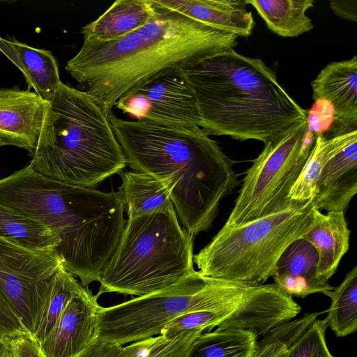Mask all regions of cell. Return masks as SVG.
Wrapping results in <instances>:
<instances>
[{"instance_id": "1", "label": "cell", "mask_w": 357, "mask_h": 357, "mask_svg": "<svg viewBox=\"0 0 357 357\" xmlns=\"http://www.w3.org/2000/svg\"><path fill=\"white\" fill-rule=\"evenodd\" d=\"M109 120L130 167L167 188L181 226L193 238L207 231L222 199L238 185L234 162L218 142L198 126L129 121L113 113Z\"/></svg>"}, {"instance_id": "2", "label": "cell", "mask_w": 357, "mask_h": 357, "mask_svg": "<svg viewBox=\"0 0 357 357\" xmlns=\"http://www.w3.org/2000/svg\"><path fill=\"white\" fill-rule=\"evenodd\" d=\"M155 8L151 20L125 36L107 41L84 40L66 65V71L82 91L108 116L122 96L155 75L236 46L238 37L234 34Z\"/></svg>"}, {"instance_id": "3", "label": "cell", "mask_w": 357, "mask_h": 357, "mask_svg": "<svg viewBox=\"0 0 357 357\" xmlns=\"http://www.w3.org/2000/svg\"><path fill=\"white\" fill-rule=\"evenodd\" d=\"M0 203L55 233L60 239L56 252L85 287L99 280L126 222L119 191L59 182L29 165L0 179Z\"/></svg>"}, {"instance_id": "4", "label": "cell", "mask_w": 357, "mask_h": 357, "mask_svg": "<svg viewBox=\"0 0 357 357\" xmlns=\"http://www.w3.org/2000/svg\"><path fill=\"white\" fill-rule=\"evenodd\" d=\"M181 70L194 91L201 128L209 135L265 144L307 120L308 112L287 93L275 72L259 58L233 49Z\"/></svg>"}, {"instance_id": "5", "label": "cell", "mask_w": 357, "mask_h": 357, "mask_svg": "<svg viewBox=\"0 0 357 357\" xmlns=\"http://www.w3.org/2000/svg\"><path fill=\"white\" fill-rule=\"evenodd\" d=\"M29 167L49 178L92 187L127 166L109 116L85 91L61 83L47 100Z\"/></svg>"}, {"instance_id": "6", "label": "cell", "mask_w": 357, "mask_h": 357, "mask_svg": "<svg viewBox=\"0 0 357 357\" xmlns=\"http://www.w3.org/2000/svg\"><path fill=\"white\" fill-rule=\"evenodd\" d=\"M193 238L181 226L174 207L128 219L102 271L96 294L140 296L195 273Z\"/></svg>"}, {"instance_id": "7", "label": "cell", "mask_w": 357, "mask_h": 357, "mask_svg": "<svg viewBox=\"0 0 357 357\" xmlns=\"http://www.w3.org/2000/svg\"><path fill=\"white\" fill-rule=\"evenodd\" d=\"M312 198L243 226L220 230L193 261L203 277L248 285L272 278L277 261L294 241L310 229Z\"/></svg>"}, {"instance_id": "8", "label": "cell", "mask_w": 357, "mask_h": 357, "mask_svg": "<svg viewBox=\"0 0 357 357\" xmlns=\"http://www.w3.org/2000/svg\"><path fill=\"white\" fill-rule=\"evenodd\" d=\"M250 287L206 278L196 271L161 290L113 306H101L96 337L120 346L155 337L169 322L183 314L238 303Z\"/></svg>"}, {"instance_id": "9", "label": "cell", "mask_w": 357, "mask_h": 357, "mask_svg": "<svg viewBox=\"0 0 357 357\" xmlns=\"http://www.w3.org/2000/svg\"><path fill=\"white\" fill-rule=\"evenodd\" d=\"M316 134L307 120L289 127L264 144L246 171L238 195L221 230L243 226L282 211L314 146Z\"/></svg>"}, {"instance_id": "10", "label": "cell", "mask_w": 357, "mask_h": 357, "mask_svg": "<svg viewBox=\"0 0 357 357\" xmlns=\"http://www.w3.org/2000/svg\"><path fill=\"white\" fill-rule=\"evenodd\" d=\"M63 267L54 250H33L0 237V291L33 336L39 327L54 279Z\"/></svg>"}, {"instance_id": "11", "label": "cell", "mask_w": 357, "mask_h": 357, "mask_svg": "<svg viewBox=\"0 0 357 357\" xmlns=\"http://www.w3.org/2000/svg\"><path fill=\"white\" fill-rule=\"evenodd\" d=\"M114 107L136 120L201 128L194 91L179 68L146 80L122 96Z\"/></svg>"}, {"instance_id": "12", "label": "cell", "mask_w": 357, "mask_h": 357, "mask_svg": "<svg viewBox=\"0 0 357 357\" xmlns=\"http://www.w3.org/2000/svg\"><path fill=\"white\" fill-rule=\"evenodd\" d=\"M98 297L79 288L39 344L46 357H74L96 338Z\"/></svg>"}, {"instance_id": "13", "label": "cell", "mask_w": 357, "mask_h": 357, "mask_svg": "<svg viewBox=\"0 0 357 357\" xmlns=\"http://www.w3.org/2000/svg\"><path fill=\"white\" fill-rule=\"evenodd\" d=\"M300 311L293 298L275 284L250 286L236 310L217 328L249 331L258 338L291 321Z\"/></svg>"}, {"instance_id": "14", "label": "cell", "mask_w": 357, "mask_h": 357, "mask_svg": "<svg viewBox=\"0 0 357 357\" xmlns=\"http://www.w3.org/2000/svg\"><path fill=\"white\" fill-rule=\"evenodd\" d=\"M47 101L35 92L0 89V142L35 151L41 131Z\"/></svg>"}, {"instance_id": "15", "label": "cell", "mask_w": 357, "mask_h": 357, "mask_svg": "<svg viewBox=\"0 0 357 357\" xmlns=\"http://www.w3.org/2000/svg\"><path fill=\"white\" fill-rule=\"evenodd\" d=\"M357 192V132L323 167L312 198L321 211H344Z\"/></svg>"}, {"instance_id": "16", "label": "cell", "mask_w": 357, "mask_h": 357, "mask_svg": "<svg viewBox=\"0 0 357 357\" xmlns=\"http://www.w3.org/2000/svg\"><path fill=\"white\" fill-rule=\"evenodd\" d=\"M153 5L183 15L237 37L252 35L255 20L245 0H151Z\"/></svg>"}, {"instance_id": "17", "label": "cell", "mask_w": 357, "mask_h": 357, "mask_svg": "<svg viewBox=\"0 0 357 357\" xmlns=\"http://www.w3.org/2000/svg\"><path fill=\"white\" fill-rule=\"evenodd\" d=\"M317 264L318 255L313 245L301 237L297 238L279 257L272 276L273 284L291 297L325 294L333 287L319 277Z\"/></svg>"}, {"instance_id": "18", "label": "cell", "mask_w": 357, "mask_h": 357, "mask_svg": "<svg viewBox=\"0 0 357 357\" xmlns=\"http://www.w3.org/2000/svg\"><path fill=\"white\" fill-rule=\"evenodd\" d=\"M350 234L343 211L324 214L314 208L311 226L301 238L315 248L318 275L324 281L328 282L336 272L342 257L348 251Z\"/></svg>"}, {"instance_id": "19", "label": "cell", "mask_w": 357, "mask_h": 357, "mask_svg": "<svg viewBox=\"0 0 357 357\" xmlns=\"http://www.w3.org/2000/svg\"><path fill=\"white\" fill-rule=\"evenodd\" d=\"M312 98L331 105L334 118L357 121V58L332 62L311 82Z\"/></svg>"}, {"instance_id": "20", "label": "cell", "mask_w": 357, "mask_h": 357, "mask_svg": "<svg viewBox=\"0 0 357 357\" xmlns=\"http://www.w3.org/2000/svg\"><path fill=\"white\" fill-rule=\"evenodd\" d=\"M0 51L21 70L29 87L44 100H48L62 83L52 52L31 47L14 37L1 36Z\"/></svg>"}, {"instance_id": "21", "label": "cell", "mask_w": 357, "mask_h": 357, "mask_svg": "<svg viewBox=\"0 0 357 357\" xmlns=\"http://www.w3.org/2000/svg\"><path fill=\"white\" fill-rule=\"evenodd\" d=\"M357 132V121L334 118L328 132L316 135L306 162L288 195L291 202H304L314 196L316 185L326 162Z\"/></svg>"}, {"instance_id": "22", "label": "cell", "mask_w": 357, "mask_h": 357, "mask_svg": "<svg viewBox=\"0 0 357 357\" xmlns=\"http://www.w3.org/2000/svg\"><path fill=\"white\" fill-rule=\"evenodd\" d=\"M158 10L151 0H117L82 28L84 40H112L125 36L151 20Z\"/></svg>"}, {"instance_id": "23", "label": "cell", "mask_w": 357, "mask_h": 357, "mask_svg": "<svg viewBox=\"0 0 357 357\" xmlns=\"http://www.w3.org/2000/svg\"><path fill=\"white\" fill-rule=\"evenodd\" d=\"M119 188L128 219L165 211L174 207L165 185L155 177L138 171L121 174Z\"/></svg>"}, {"instance_id": "24", "label": "cell", "mask_w": 357, "mask_h": 357, "mask_svg": "<svg viewBox=\"0 0 357 357\" xmlns=\"http://www.w3.org/2000/svg\"><path fill=\"white\" fill-rule=\"evenodd\" d=\"M257 10L266 26L282 37H297L314 28L306 12L314 0H245Z\"/></svg>"}, {"instance_id": "25", "label": "cell", "mask_w": 357, "mask_h": 357, "mask_svg": "<svg viewBox=\"0 0 357 357\" xmlns=\"http://www.w3.org/2000/svg\"><path fill=\"white\" fill-rule=\"evenodd\" d=\"M0 237L33 250H54L58 236L46 226L20 211L0 203Z\"/></svg>"}, {"instance_id": "26", "label": "cell", "mask_w": 357, "mask_h": 357, "mask_svg": "<svg viewBox=\"0 0 357 357\" xmlns=\"http://www.w3.org/2000/svg\"><path fill=\"white\" fill-rule=\"evenodd\" d=\"M257 340L249 331L217 328L199 334L186 357H252Z\"/></svg>"}, {"instance_id": "27", "label": "cell", "mask_w": 357, "mask_h": 357, "mask_svg": "<svg viewBox=\"0 0 357 357\" xmlns=\"http://www.w3.org/2000/svg\"><path fill=\"white\" fill-rule=\"evenodd\" d=\"M331 298L326 321L337 337L357 329V266L347 273L340 284L325 294Z\"/></svg>"}, {"instance_id": "28", "label": "cell", "mask_w": 357, "mask_h": 357, "mask_svg": "<svg viewBox=\"0 0 357 357\" xmlns=\"http://www.w3.org/2000/svg\"><path fill=\"white\" fill-rule=\"evenodd\" d=\"M83 286L75 277L62 268L57 273L39 327L33 337L40 344L50 333L59 317L79 288Z\"/></svg>"}, {"instance_id": "29", "label": "cell", "mask_w": 357, "mask_h": 357, "mask_svg": "<svg viewBox=\"0 0 357 357\" xmlns=\"http://www.w3.org/2000/svg\"><path fill=\"white\" fill-rule=\"evenodd\" d=\"M320 314L321 312L306 313L301 318L273 328L257 342L252 357H287L289 344Z\"/></svg>"}, {"instance_id": "30", "label": "cell", "mask_w": 357, "mask_h": 357, "mask_svg": "<svg viewBox=\"0 0 357 357\" xmlns=\"http://www.w3.org/2000/svg\"><path fill=\"white\" fill-rule=\"evenodd\" d=\"M241 301L217 310L195 311L183 314L169 322L163 328L160 335H172L184 331L204 332L207 329L208 331H211L228 317L236 310Z\"/></svg>"}, {"instance_id": "31", "label": "cell", "mask_w": 357, "mask_h": 357, "mask_svg": "<svg viewBox=\"0 0 357 357\" xmlns=\"http://www.w3.org/2000/svg\"><path fill=\"white\" fill-rule=\"evenodd\" d=\"M326 319L311 322L289 344L287 357H335L327 347Z\"/></svg>"}, {"instance_id": "32", "label": "cell", "mask_w": 357, "mask_h": 357, "mask_svg": "<svg viewBox=\"0 0 357 357\" xmlns=\"http://www.w3.org/2000/svg\"><path fill=\"white\" fill-rule=\"evenodd\" d=\"M202 333L184 331L172 335H158L140 357H186L195 340Z\"/></svg>"}, {"instance_id": "33", "label": "cell", "mask_w": 357, "mask_h": 357, "mask_svg": "<svg viewBox=\"0 0 357 357\" xmlns=\"http://www.w3.org/2000/svg\"><path fill=\"white\" fill-rule=\"evenodd\" d=\"M29 333L0 291V336L13 337Z\"/></svg>"}, {"instance_id": "34", "label": "cell", "mask_w": 357, "mask_h": 357, "mask_svg": "<svg viewBox=\"0 0 357 357\" xmlns=\"http://www.w3.org/2000/svg\"><path fill=\"white\" fill-rule=\"evenodd\" d=\"M10 343L16 357H46L39 343L29 333L10 337Z\"/></svg>"}, {"instance_id": "35", "label": "cell", "mask_w": 357, "mask_h": 357, "mask_svg": "<svg viewBox=\"0 0 357 357\" xmlns=\"http://www.w3.org/2000/svg\"><path fill=\"white\" fill-rule=\"evenodd\" d=\"M124 346L96 338L86 348L74 357H119Z\"/></svg>"}, {"instance_id": "36", "label": "cell", "mask_w": 357, "mask_h": 357, "mask_svg": "<svg viewBox=\"0 0 357 357\" xmlns=\"http://www.w3.org/2000/svg\"><path fill=\"white\" fill-rule=\"evenodd\" d=\"M329 8L337 16L344 20L357 22L356 0H331Z\"/></svg>"}, {"instance_id": "37", "label": "cell", "mask_w": 357, "mask_h": 357, "mask_svg": "<svg viewBox=\"0 0 357 357\" xmlns=\"http://www.w3.org/2000/svg\"><path fill=\"white\" fill-rule=\"evenodd\" d=\"M155 340L156 337L124 346L119 357H140L155 342Z\"/></svg>"}, {"instance_id": "38", "label": "cell", "mask_w": 357, "mask_h": 357, "mask_svg": "<svg viewBox=\"0 0 357 357\" xmlns=\"http://www.w3.org/2000/svg\"><path fill=\"white\" fill-rule=\"evenodd\" d=\"M9 344V337L0 336V357H3Z\"/></svg>"}, {"instance_id": "39", "label": "cell", "mask_w": 357, "mask_h": 357, "mask_svg": "<svg viewBox=\"0 0 357 357\" xmlns=\"http://www.w3.org/2000/svg\"><path fill=\"white\" fill-rule=\"evenodd\" d=\"M3 357H16L10 343V337H9V344L3 356Z\"/></svg>"}, {"instance_id": "40", "label": "cell", "mask_w": 357, "mask_h": 357, "mask_svg": "<svg viewBox=\"0 0 357 357\" xmlns=\"http://www.w3.org/2000/svg\"><path fill=\"white\" fill-rule=\"evenodd\" d=\"M3 146V145H2L1 142H0V147H1V146Z\"/></svg>"}]
</instances>
